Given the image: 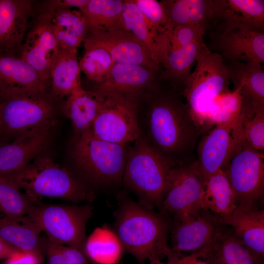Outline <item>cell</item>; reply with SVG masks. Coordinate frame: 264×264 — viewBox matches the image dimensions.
Instances as JSON below:
<instances>
[{
    "instance_id": "1",
    "label": "cell",
    "mask_w": 264,
    "mask_h": 264,
    "mask_svg": "<svg viewBox=\"0 0 264 264\" xmlns=\"http://www.w3.org/2000/svg\"><path fill=\"white\" fill-rule=\"evenodd\" d=\"M133 100L142 136L174 166L190 163L202 128L186 104L173 92L156 89Z\"/></svg>"
},
{
    "instance_id": "2",
    "label": "cell",
    "mask_w": 264,
    "mask_h": 264,
    "mask_svg": "<svg viewBox=\"0 0 264 264\" xmlns=\"http://www.w3.org/2000/svg\"><path fill=\"white\" fill-rule=\"evenodd\" d=\"M113 231L124 252L133 256L138 264H154L174 252L168 243L171 223L164 214L132 200L124 192L117 197Z\"/></svg>"
},
{
    "instance_id": "3",
    "label": "cell",
    "mask_w": 264,
    "mask_h": 264,
    "mask_svg": "<svg viewBox=\"0 0 264 264\" xmlns=\"http://www.w3.org/2000/svg\"><path fill=\"white\" fill-rule=\"evenodd\" d=\"M35 201L37 197L57 198L80 203L92 201L93 192L48 156L41 154L15 174L6 176Z\"/></svg>"
},
{
    "instance_id": "4",
    "label": "cell",
    "mask_w": 264,
    "mask_h": 264,
    "mask_svg": "<svg viewBox=\"0 0 264 264\" xmlns=\"http://www.w3.org/2000/svg\"><path fill=\"white\" fill-rule=\"evenodd\" d=\"M174 166L141 136L129 148L122 181L140 203L160 208Z\"/></svg>"
},
{
    "instance_id": "5",
    "label": "cell",
    "mask_w": 264,
    "mask_h": 264,
    "mask_svg": "<svg viewBox=\"0 0 264 264\" xmlns=\"http://www.w3.org/2000/svg\"><path fill=\"white\" fill-rule=\"evenodd\" d=\"M129 150L128 145L96 137L88 129L76 135L72 155L86 179L98 184L110 185L122 181Z\"/></svg>"
},
{
    "instance_id": "6",
    "label": "cell",
    "mask_w": 264,
    "mask_h": 264,
    "mask_svg": "<svg viewBox=\"0 0 264 264\" xmlns=\"http://www.w3.org/2000/svg\"><path fill=\"white\" fill-rule=\"evenodd\" d=\"M196 66L186 80L182 93L194 118L202 128L214 100L230 90L225 62L218 53L202 44L196 57Z\"/></svg>"
},
{
    "instance_id": "7",
    "label": "cell",
    "mask_w": 264,
    "mask_h": 264,
    "mask_svg": "<svg viewBox=\"0 0 264 264\" xmlns=\"http://www.w3.org/2000/svg\"><path fill=\"white\" fill-rule=\"evenodd\" d=\"M92 210L89 204L34 205L27 216L49 240L84 252L86 224Z\"/></svg>"
},
{
    "instance_id": "8",
    "label": "cell",
    "mask_w": 264,
    "mask_h": 264,
    "mask_svg": "<svg viewBox=\"0 0 264 264\" xmlns=\"http://www.w3.org/2000/svg\"><path fill=\"white\" fill-rule=\"evenodd\" d=\"M104 101L89 128L102 140L128 145L141 136L137 106L131 97L118 93L104 94Z\"/></svg>"
},
{
    "instance_id": "9",
    "label": "cell",
    "mask_w": 264,
    "mask_h": 264,
    "mask_svg": "<svg viewBox=\"0 0 264 264\" xmlns=\"http://www.w3.org/2000/svg\"><path fill=\"white\" fill-rule=\"evenodd\" d=\"M233 192L237 205L255 206L264 193V153L238 141L222 169Z\"/></svg>"
},
{
    "instance_id": "10",
    "label": "cell",
    "mask_w": 264,
    "mask_h": 264,
    "mask_svg": "<svg viewBox=\"0 0 264 264\" xmlns=\"http://www.w3.org/2000/svg\"><path fill=\"white\" fill-rule=\"evenodd\" d=\"M3 132L19 135L54 121L57 101L50 93L0 97Z\"/></svg>"
},
{
    "instance_id": "11",
    "label": "cell",
    "mask_w": 264,
    "mask_h": 264,
    "mask_svg": "<svg viewBox=\"0 0 264 264\" xmlns=\"http://www.w3.org/2000/svg\"><path fill=\"white\" fill-rule=\"evenodd\" d=\"M221 224L218 217L203 209L174 218L170 229V247L178 255L198 253L206 257L222 235Z\"/></svg>"
},
{
    "instance_id": "12",
    "label": "cell",
    "mask_w": 264,
    "mask_h": 264,
    "mask_svg": "<svg viewBox=\"0 0 264 264\" xmlns=\"http://www.w3.org/2000/svg\"><path fill=\"white\" fill-rule=\"evenodd\" d=\"M205 181L196 160L187 164L174 166L160 207L163 213L177 218L202 209Z\"/></svg>"
},
{
    "instance_id": "13",
    "label": "cell",
    "mask_w": 264,
    "mask_h": 264,
    "mask_svg": "<svg viewBox=\"0 0 264 264\" xmlns=\"http://www.w3.org/2000/svg\"><path fill=\"white\" fill-rule=\"evenodd\" d=\"M223 31L217 46L224 61L264 62V31L253 29L238 21L232 12L225 13Z\"/></svg>"
},
{
    "instance_id": "14",
    "label": "cell",
    "mask_w": 264,
    "mask_h": 264,
    "mask_svg": "<svg viewBox=\"0 0 264 264\" xmlns=\"http://www.w3.org/2000/svg\"><path fill=\"white\" fill-rule=\"evenodd\" d=\"M52 13L35 9L19 54L47 83L50 67L60 50L52 28Z\"/></svg>"
},
{
    "instance_id": "15",
    "label": "cell",
    "mask_w": 264,
    "mask_h": 264,
    "mask_svg": "<svg viewBox=\"0 0 264 264\" xmlns=\"http://www.w3.org/2000/svg\"><path fill=\"white\" fill-rule=\"evenodd\" d=\"M83 43L103 48L115 64L138 65L156 71L159 69L142 44L126 29L88 30Z\"/></svg>"
},
{
    "instance_id": "16",
    "label": "cell",
    "mask_w": 264,
    "mask_h": 264,
    "mask_svg": "<svg viewBox=\"0 0 264 264\" xmlns=\"http://www.w3.org/2000/svg\"><path fill=\"white\" fill-rule=\"evenodd\" d=\"M55 122L43 125L0 146V176L18 172L42 154L50 141Z\"/></svg>"
},
{
    "instance_id": "17",
    "label": "cell",
    "mask_w": 264,
    "mask_h": 264,
    "mask_svg": "<svg viewBox=\"0 0 264 264\" xmlns=\"http://www.w3.org/2000/svg\"><path fill=\"white\" fill-rule=\"evenodd\" d=\"M49 93L47 83L19 56L0 52V97Z\"/></svg>"
},
{
    "instance_id": "18",
    "label": "cell",
    "mask_w": 264,
    "mask_h": 264,
    "mask_svg": "<svg viewBox=\"0 0 264 264\" xmlns=\"http://www.w3.org/2000/svg\"><path fill=\"white\" fill-rule=\"evenodd\" d=\"M235 123L214 126L198 143L196 161L206 180L222 169L233 154L237 143Z\"/></svg>"
},
{
    "instance_id": "19",
    "label": "cell",
    "mask_w": 264,
    "mask_h": 264,
    "mask_svg": "<svg viewBox=\"0 0 264 264\" xmlns=\"http://www.w3.org/2000/svg\"><path fill=\"white\" fill-rule=\"evenodd\" d=\"M36 1L0 0V52L19 56Z\"/></svg>"
},
{
    "instance_id": "20",
    "label": "cell",
    "mask_w": 264,
    "mask_h": 264,
    "mask_svg": "<svg viewBox=\"0 0 264 264\" xmlns=\"http://www.w3.org/2000/svg\"><path fill=\"white\" fill-rule=\"evenodd\" d=\"M171 27L200 26L206 31L220 20L226 0H164L160 1Z\"/></svg>"
},
{
    "instance_id": "21",
    "label": "cell",
    "mask_w": 264,
    "mask_h": 264,
    "mask_svg": "<svg viewBox=\"0 0 264 264\" xmlns=\"http://www.w3.org/2000/svg\"><path fill=\"white\" fill-rule=\"evenodd\" d=\"M122 14L126 30L142 44L159 67L163 65L170 46L167 32L149 21L132 0H123Z\"/></svg>"
},
{
    "instance_id": "22",
    "label": "cell",
    "mask_w": 264,
    "mask_h": 264,
    "mask_svg": "<svg viewBox=\"0 0 264 264\" xmlns=\"http://www.w3.org/2000/svg\"><path fill=\"white\" fill-rule=\"evenodd\" d=\"M231 226L235 237L258 261L264 258V211L255 206L238 205L229 215L218 218Z\"/></svg>"
},
{
    "instance_id": "23",
    "label": "cell",
    "mask_w": 264,
    "mask_h": 264,
    "mask_svg": "<svg viewBox=\"0 0 264 264\" xmlns=\"http://www.w3.org/2000/svg\"><path fill=\"white\" fill-rule=\"evenodd\" d=\"M156 72L140 66L115 64L106 79L97 84L95 90L132 97L159 87Z\"/></svg>"
},
{
    "instance_id": "24",
    "label": "cell",
    "mask_w": 264,
    "mask_h": 264,
    "mask_svg": "<svg viewBox=\"0 0 264 264\" xmlns=\"http://www.w3.org/2000/svg\"><path fill=\"white\" fill-rule=\"evenodd\" d=\"M81 71L77 50L60 48L47 79L49 93L56 101L66 98L75 89L81 87Z\"/></svg>"
},
{
    "instance_id": "25",
    "label": "cell",
    "mask_w": 264,
    "mask_h": 264,
    "mask_svg": "<svg viewBox=\"0 0 264 264\" xmlns=\"http://www.w3.org/2000/svg\"><path fill=\"white\" fill-rule=\"evenodd\" d=\"M225 62V61H224ZM225 62L229 80L243 100L264 106V70L261 64L240 61Z\"/></svg>"
},
{
    "instance_id": "26",
    "label": "cell",
    "mask_w": 264,
    "mask_h": 264,
    "mask_svg": "<svg viewBox=\"0 0 264 264\" xmlns=\"http://www.w3.org/2000/svg\"><path fill=\"white\" fill-rule=\"evenodd\" d=\"M41 232L27 216L16 219L0 217V239L21 252L42 254L45 240L42 239Z\"/></svg>"
},
{
    "instance_id": "27",
    "label": "cell",
    "mask_w": 264,
    "mask_h": 264,
    "mask_svg": "<svg viewBox=\"0 0 264 264\" xmlns=\"http://www.w3.org/2000/svg\"><path fill=\"white\" fill-rule=\"evenodd\" d=\"M104 99V94L97 90L87 91L81 87L64 101L63 111L71 120L76 135L90 128Z\"/></svg>"
},
{
    "instance_id": "28",
    "label": "cell",
    "mask_w": 264,
    "mask_h": 264,
    "mask_svg": "<svg viewBox=\"0 0 264 264\" xmlns=\"http://www.w3.org/2000/svg\"><path fill=\"white\" fill-rule=\"evenodd\" d=\"M52 31L60 48L77 50L87 35V20L80 11L58 9L52 15Z\"/></svg>"
},
{
    "instance_id": "29",
    "label": "cell",
    "mask_w": 264,
    "mask_h": 264,
    "mask_svg": "<svg viewBox=\"0 0 264 264\" xmlns=\"http://www.w3.org/2000/svg\"><path fill=\"white\" fill-rule=\"evenodd\" d=\"M123 6L122 0H89L79 10L87 20L88 30L107 31L126 29Z\"/></svg>"
},
{
    "instance_id": "30",
    "label": "cell",
    "mask_w": 264,
    "mask_h": 264,
    "mask_svg": "<svg viewBox=\"0 0 264 264\" xmlns=\"http://www.w3.org/2000/svg\"><path fill=\"white\" fill-rule=\"evenodd\" d=\"M84 252L95 264H118L124 253L118 237L106 226L95 228L86 239Z\"/></svg>"
},
{
    "instance_id": "31",
    "label": "cell",
    "mask_w": 264,
    "mask_h": 264,
    "mask_svg": "<svg viewBox=\"0 0 264 264\" xmlns=\"http://www.w3.org/2000/svg\"><path fill=\"white\" fill-rule=\"evenodd\" d=\"M237 205L232 189L222 169L206 180L203 209L220 218L231 214Z\"/></svg>"
},
{
    "instance_id": "32",
    "label": "cell",
    "mask_w": 264,
    "mask_h": 264,
    "mask_svg": "<svg viewBox=\"0 0 264 264\" xmlns=\"http://www.w3.org/2000/svg\"><path fill=\"white\" fill-rule=\"evenodd\" d=\"M237 140L254 150L264 151V107L243 102L234 126Z\"/></svg>"
},
{
    "instance_id": "33",
    "label": "cell",
    "mask_w": 264,
    "mask_h": 264,
    "mask_svg": "<svg viewBox=\"0 0 264 264\" xmlns=\"http://www.w3.org/2000/svg\"><path fill=\"white\" fill-rule=\"evenodd\" d=\"M203 43V41L194 42L182 47L170 49L163 64L165 70L161 77L169 81L175 87H181L182 91L191 73L198 50Z\"/></svg>"
},
{
    "instance_id": "34",
    "label": "cell",
    "mask_w": 264,
    "mask_h": 264,
    "mask_svg": "<svg viewBox=\"0 0 264 264\" xmlns=\"http://www.w3.org/2000/svg\"><path fill=\"white\" fill-rule=\"evenodd\" d=\"M206 257L212 264H256L259 262L234 235L223 232Z\"/></svg>"
},
{
    "instance_id": "35",
    "label": "cell",
    "mask_w": 264,
    "mask_h": 264,
    "mask_svg": "<svg viewBox=\"0 0 264 264\" xmlns=\"http://www.w3.org/2000/svg\"><path fill=\"white\" fill-rule=\"evenodd\" d=\"M242 106V98L238 89L221 94L214 100L209 108L204 125L235 123Z\"/></svg>"
},
{
    "instance_id": "36",
    "label": "cell",
    "mask_w": 264,
    "mask_h": 264,
    "mask_svg": "<svg viewBox=\"0 0 264 264\" xmlns=\"http://www.w3.org/2000/svg\"><path fill=\"white\" fill-rule=\"evenodd\" d=\"M83 43L84 51L79 61L81 70L88 79L100 84L106 79L115 63L103 48Z\"/></svg>"
},
{
    "instance_id": "37",
    "label": "cell",
    "mask_w": 264,
    "mask_h": 264,
    "mask_svg": "<svg viewBox=\"0 0 264 264\" xmlns=\"http://www.w3.org/2000/svg\"><path fill=\"white\" fill-rule=\"evenodd\" d=\"M34 200L20 191L7 177L0 176V211L5 216L16 219L26 216L34 205Z\"/></svg>"
},
{
    "instance_id": "38",
    "label": "cell",
    "mask_w": 264,
    "mask_h": 264,
    "mask_svg": "<svg viewBox=\"0 0 264 264\" xmlns=\"http://www.w3.org/2000/svg\"><path fill=\"white\" fill-rule=\"evenodd\" d=\"M226 3L238 21L264 31V0H228Z\"/></svg>"
},
{
    "instance_id": "39",
    "label": "cell",
    "mask_w": 264,
    "mask_h": 264,
    "mask_svg": "<svg viewBox=\"0 0 264 264\" xmlns=\"http://www.w3.org/2000/svg\"><path fill=\"white\" fill-rule=\"evenodd\" d=\"M47 264H88L84 252L77 248L45 240Z\"/></svg>"
},
{
    "instance_id": "40",
    "label": "cell",
    "mask_w": 264,
    "mask_h": 264,
    "mask_svg": "<svg viewBox=\"0 0 264 264\" xmlns=\"http://www.w3.org/2000/svg\"><path fill=\"white\" fill-rule=\"evenodd\" d=\"M143 16L156 27L167 34L173 29L160 1L156 0H132Z\"/></svg>"
},
{
    "instance_id": "41",
    "label": "cell",
    "mask_w": 264,
    "mask_h": 264,
    "mask_svg": "<svg viewBox=\"0 0 264 264\" xmlns=\"http://www.w3.org/2000/svg\"><path fill=\"white\" fill-rule=\"evenodd\" d=\"M206 31V29L200 26L176 27L168 34L169 50L182 47L194 42L203 41V35Z\"/></svg>"
},
{
    "instance_id": "42",
    "label": "cell",
    "mask_w": 264,
    "mask_h": 264,
    "mask_svg": "<svg viewBox=\"0 0 264 264\" xmlns=\"http://www.w3.org/2000/svg\"><path fill=\"white\" fill-rule=\"evenodd\" d=\"M89 0H47L36 2L35 9L42 12H54L58 9H69L77 7L79 9Z\"/></svg>"
},
{
    "instance_id": "43",
    "label": "cell",
    "mask_w": 264,
    "mask_h": 264,
    "mask_svg": "<svg viewBox=\"0 0 264 264\" xmlns=\"http://www.w3.org/2000/svg\"><path fill=\"white\" fill-rule=\"evenodd\" d=\"M41 258L39 253L21 252L6 259L4 264H41Z\"/></svg>"
},
{
    "instance_id": "44",
    "label": "cell",
    "mask_w": 264,
    "mask_h": 264,
    "mask_svg": "<svg viewBox=\"0 0 264 264\" xmlns=\"http://www.w3.org/2000/svg\"><path fill=\"white\" fill-rule=\"evenodd\" d=\"M168 258H171L174 264H212L206 257L198 253L180 255L174 253Z\"/></svg>"
},
{
    "instance_id": "45",
    "label": "cell",
    "mask_w": 264,
    "mask_h": 264,
    "mask_svg": "<svg viewBox=\"0 0 264 264\" xmlns=\"http://www.w3.org/2000/svg\"><path fill=\"white\" fill-rule=\"evenodd\" d=\"M21 253L0 239V260L7 259Z\"/></svg>"
},
{
    "instance_id": "46",
    "label": "cell",
    "mask_w": 264,
    "mask_h": 264,
    "mask_svg": "<svg viewBox=\"0 0 264 264\" xmlns=\"http://www.w3.org/2000/svg\"><path fill=\"white\" fill-rule=\"evenodd\" d=\"M154 264H174V263L171 258H167V262L166 263H163L161 261H159L155 263Z\"/></svg>"
},
{
    "instance_id": "47",
    "label": "cell",
    "mask_w": 264,
    "mask_h": 264,
    "mask_svg": "<svg viewBox=\"0 0 264 264\" xmlns=\"http://www.w3.org/2000/svg\"><path fill=\"white\" fill-rule=\"evenodd\" d=\"M2 132H3V129H2V123H1V117H0V136L1 135Z\"/></svg>"
},
{
    "instance_id": "48",
    "label": "cell",
    "mask_w": 264,
    "mask_h": 264,
    "mask_svg": "<svg viewBox=\"0 0 264 264\" xmlns=\"http://www.w3.org/2000/svg\"><path fill=\"white\" fill-rule=\"evenodd\" d=\"M256 264H264V262L259 261L257 262Z\"/></svg>"
},
{
    "instance_id": "49",
    "label": "cell",
    "mask_w": 264,
    "mask_h": 264,
    "mask_svg": "<svg viewBox=\"0 0 264 264\" xmlns=\"http://www.w3.org/2000/svg\"><path fill=\"white\" fill-rule=\"evenodd\" d=\"M0 212H1L0 211Z\"/></svg>"
}]
</instances>
